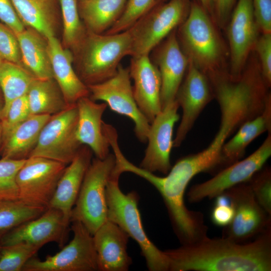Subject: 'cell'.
I'll list each match as a JSON object with an SVG mask.
<instances>
[{
    "mask_svg": "<svg viewBox=\"0 0 271 271\" xmlns=\"http://www.w3.org/2000/svg\"><path fill=\"white\" fill-rule=\"evenodd\" d=\"M66 166L42 157L26 159L16 176L19 200L30 205L48 208Z\"/></svg>",
    "mask_w": 271,
    "mask_h": 271,
    "instance_id": "8fae6325",
    "label": "cell"
},
{
    "mask_svg": "<svg viewBox=\"0 0 271 271\" xmlns=\"http://www.w3.org/2000/svg\"><path fill=\"white\" fill-rule=\"evenodd\" d=\"M0 96H1V95H0Z\"/></svg>",
    "mask_w": 271,
    "mask_h": 271,
    "instance_id": "c3c4849f",
    "label": "cell"
},
{
    "mask_svg": "<svg viewBox=\"0 0 271 271\" xmlns=\"http://www.w3.org/2000/svg\"><path fill=\"white\" fill-rule=\"evenodd\" d=\"M69 224L63 213L48 207L38 217L6 232L1 238V246L27 242L41 248L49 242L63 247L67 237Z\"/></svg>",
    "mask_w": 271,
    "mask_h": 271,
    "instance_id": "2e32d148",
    "label": "cell"
},
{
    "mask_svg": "<svg viewBox=\"0 0 271 271\" xmlns=\"http://www.w3.org/2000/svg\"><path fill=\"white\" fill-rule=\"evenodd\" d=\"M25 160L0 159V200L19 199L16 176Z\"/></svg>",
    "mask_w": 271,
    "mask_h": 271,
    "instance_id": "e575fe53",
    "label": "cell"
},
{
    "mask_svg": "<svg viewBox=\"0 0 271 271\" xmlns=\"http://www.w3.org/2000/svg\"><path fill=\"white\" fill-rule=\"evenodd\" d=\"M266 131L271 132L270 94L267 98L262 113L243 123L235 135L224 144L221 151L223 168L239 161L249 144Z\"/></svg>",
    "mask_w": 271,
    "mask_h": 271,
    "instance_id": "cb8c5ba5",
    "label": "cell"
},
{
    "mask_svg": "<svg viewBox=\"0 0 271 271\" xmlns=\"http://www.w3.org/2000/svg\"><path fill=\"white\" fill-rule=\"evenodd\" d=\"M210 17L199 0L194 1L178 35L189 61L206 76L225 71L222 67L224 46Z\"/></svg>",
    "mask_w": 271,
    "mask_h": 271,
    "instance_id": "277c9868",
    "label": "cell"
},
{
    "mask_svg": "<svg viewBox=\"0 0 271 271\" xmlns=\"http://www.w3.org/2000/svg\"><path fill=\"white\" fill-rule=\"evenodd\" d=\"M259 27L255 21L252 0H238L228 28L230 51V70L228 74L238 78L245 63L258 39Z\"/></svg>",
    "mask_w": 271,
    "mask_h": 271,
    "instance_id": "e0dca14e",
    "label": "cell"
},
{
    "mask_svg": "<svg viewBox=\"0 0 271 271\" xmlns=\"http://www.w3.org/2000/svg\"><path fill=\"white\" fill-rule=\"evenodd\" d=\"M254 48L260 61V71L267 88L271 84V33H263L258 38Z\"/></svg>",
    "mask_w": 271,
    "mask_h": 271,
    "instance_id": "f35d334b",
    "label": "cell"
},
{
    "mask_svg": "<svg viewBox=\"0 0 271 271\" xmlns=\"http://www.w3.org/2000/svg\"><path fill=\"white\" fill-rule=\"evenodd\" d=\"M177 101L164 107L150 123L148 146L139 167L147 171L167 175L172 166L170 154L173 148V130L180 118Z\"/></svg>",
    "mask_w": 271,
    "mask_h": 271,
    "instance_id": "9a60e30c",
    "label": "cell"
},
{
    "mask_svg": "<svg viewBox=\"0 0 271 271\" xmlns=\"http://www.w3.org/2000/svg\"><path fill=\"white\" fill-rule=\"evenodd\" d=\"M20 19L46 39L55 36L56 19L52 0H11Z\"/></svg>",
    "mask_w": 271,
    "mask_h": 271,
    "instance_id": "83f0119b",
    "label": "cell"
},
{
    "mask_svg": "<svg viewBox=\"0 0 271 271\" xmlns=\"http://www.w3.org/2000/svg\"><path fill=\"white\" fill-rule=\"evenodd\" d=\"M2 137H3L2 127V125L0 122V147L2 144Z\"/></svg>",
    "mask_w": 271,
    "mask_h": 271,
    "instance_id": "bcb514c9",
    "label": "cell"
},
{
    "mask_svg": "<svg viewBox=\"0 0 271 271\" xmlns=\"http://www.w3.org/2000/svg\"><path fill=\"white\" fill-rule=\"evenodd\" d=\"M187 70L175 98L182 108V115L173 140V148L181 145L202 111L214 98L206 75L189 61Z\"/></svg>",
    "mask_w": 271,
    "mask_h": 271,
    "instance_id": "5bb4252c",
    "label": "cell"
},
{
    "mask_svg": "<svg viewBox=\"0 0 271 271\" xmlns=\"http://www.w3.org/2000/svg\"><path fill=\"white\" fill-rule=\"evenodd\" d=\"M16 36L25 68L36 78H53L47 39L30 27L26 28Z\"/></svg>",
    "mask_w": 271,
    "mask_h": 271,
    "instance_id": "484cf974",
    "label": "cell"
},
{
    "mask_svg": "<svg viewBox=\"0 0 271 271\" xmlns=\"http://www.w3.org/2000/svg\"><path fill=\"white\" fill-rule=\"evenodd\" d=\"M53 78L60 88L68 105L76 104L80 98L89 96L88 86L74 70L71 52L53 36L47 39Z\"/></svg>",
    "mask_w": 271,
    "mask_h": 271,
    "instance_id": "7402d4cb",
    "label": "cell"
},
{
    "mask_svg": "<svg viewBox=\"0 0 271 271\" xmlns=\"http://www.w3.org/2000/svg\"><path fill=\"white\" fill-rule=\"evenodd\" d=\"M128 68L134 99L151 123L162 109L159 70L147 55L131 57Z\"/></svg>",
    "mask_w": 271,
    "mask_h": 271,
    "instance_id": "ac0fdd59",
    "label": "cell"
},
{
    "mask_svg": "<svg viewBox=\"0 0 271 271\" xmlns=\"http://www.w3.org/2000/svg\"><path fill=\"white\" fill-rule=\"evenodd\" d=\"M31 115L27 94L14 100L5 115L0 120L2 141L18 125Z\"/></svg>",
    "mask_w": 271,
    "mask_h": 271,
    "instance_id": "8d00e7d4",
    "label": "cell"
},
{
    "mask_svg": "<svg viewBox=\"0 0 271 271\" xmlns=\"http://www.w3.org/2000/svg\"><path fill=\"white\" fill-rule=\"evenodd\" d=\"M169 271H270L271 227L243 243L208 236L164 250Z\"/></svg>",
    "mask_w": 271,
    "mask_h": 271,
    "instance_id": "6da1fadb",
    "label": "cell"
},
{
    "mask_svg": "<svg viewBox=\"0 0 271 271\" xmlns=\"http://www.w3.org/2000/svg\"><path fill=\"white\" fill-rule=\"evenodd\" d=\"M62 15L63 44L74 50L84 37L86 29L79 16L77 0H59Z\"/></svg>",
    "mask_w": 271,
    "mask_h": 271,
    "instance_id": "1f68e13d",
    "label": "cell"
},
{
    "mask_svg": "<svg viewBox=\"0 0 271 271\" xmlns=\"http://www.w3.org/2000/svg\"><path fill=\"white\" fill-rule=\"evenodd\" d=\"M127 1L78 0L80 18L88 31L103 34L119 19Z\"/></svg>",
    "mask_w": 271,
    "mask_h": 271,
    "instance_id": "4316f807",
    "label": "cell"
},
{
    "mask_svg": "<svg viewBox=\"0 0 271 271\" xmlns=\"http://www.w3.org/2000/svg\"><path fill=\"white\" fill-rule=\"evenodd\" d=\"M260 206L271 215V170L261 168L247 182Z\"/></svg>",
    "mask_w": 271,
    "mask_h": 271,
    "instance_id": "d590c367",
    "label": "cell"
},
{
    "mask_svg": "<svg viewBox=\"0 0 271 271\" xmlns=\"http://www.w3.org/2000/svg\"><path fill=\"white\" fill-rule=\"evenodd\" d=\"M27 96L31 115H52L69 106L53 78L35 79Z\"/></svg>",
    "mask_w": 271,
    "mask_h": 271,
    "instance_id": "f1b7e54d",
    "label": "cell"
},
{
    "mask_svg": "<svg viewBox=\"0 0 271 271\" xmlns=\"http://www.w3.org/2000/svg\"><path fill=\"white\" fill-rule=\"evenodd\" d=\"M0 60L23 66L19 43L16 35L1 22Z\"/></svg>",
    "mask_w": 271,
    "mask_h": 271,
    "instance_id": "74e56055",
    "label": "cell"
},
{
    "mask_svg": "<svg viewBox=\"0 0 271 271\" xmlns=\"http://www.w3.org/2000/svg\"><path fill=\"white\" fill-rule=\"evenodd\" d=\"M77 124L76 104L51 115L29 157H42L68 165L83 145L77 137Z\"/></svg>",
    "mask_w": 271,
    "mask_h": 271,
    "instance_id": "ba28073f",
    "label": "cell"
},
{
    "mask_svg": "<svg viewBox=\"0 0 271 271\" xmlns=\"http://www.w3.org/2000/svg\"><path fill=\"white\" fill-rule=\"evenodd\" d=\"M120 174L111 173L106 188L107 219L126 232L138 244L150 271H169L170 259L149 239L144 228L138 208L140 197L132 191L123 193L119 186Z\"/></svg>",
    "mask_w": 271,
    "mask_h": 271,
    "instance_id": "5b68a950",
    "label": "cell"
},
{
    "mask_svg": "<svg viewBox=\"0 0 271 271\" xmlns=\"http://www.w3.org/2000/svg\"><path fill=\"white\" fill-rule=\"evenodd\" d=\"M71 223L73 236L68 244L44 260L33 256L22 271H99L92 235L81 222Z\"/></svg>",
    "mask_w": 271,
    "mask_h": 271,
    "instance_id": "9c48e42d",
    "label": "cell"
},
{
    "mask_svg": "<svg viewBox=\"0 0 271 271\" xmlns=\"http://www.w3.org/2000/svg\"><path fill=\"white\" fill-rule=\"evenodd\" d=\"M115 166L113 154L92 160L71 212L70 222H81L92 235L107 220L106 188Z\"/></svg>",
    "mask_w": 271,
    "mask_h": 271,
    "instance_id": "8992f818",
    "label": "cell"
},
{
    "mask_svg": "<svg viewBox=\"0 0 271 271\" xmlns=\"http://www.w3.org/2000/svg\"><path fill=\"white\" fill-rule=\"evenodd\" d=\"M255 21L262 33H271V0H252Z\"/></svg>",
    "mask_w": 271,
    "mask_h": 271,
    "instance_id": "60d3db41",
    "label": "cell"
},
{
    "mask_svg": "<svg viewBox=\"0 0 271 271\" xmlns=\"http://www.w3.org/2000/svg\"><path fill=\"white\" fill-rule=\"evenodd\" d=\"M204 8L208 14L213 18V1L214 0H199Z\"/></svg>",
    "mask_w": 271,
    "mask_h": 271,
    "instance_id": "ee69618b",
    "label": "cell"
},
{
    "mask_svg": "<svg viewBox=\"0 0 271 271\" xmlns=\"http://www.w3.org/2000/svg\"><path fill=\"white\" fill-rule=\"evenodd\" d=\"M116 168L122 174L133 173L145 179L162 196L173 230L182 245L189 244L207 236L208 227L203 214L186 206L184 195L190 180L173 167L165 177H160L135 166L122 153L116 156Z\"/></svg>",
    "mask_w": 271,
    "mask_h": 271,
    "instance_id": "7a4b0ae2",
    "label": "cell"
},
{
    "mask_svg": "<svg viewBox=\"0 0 271 271\" xmlns=\"http://www.w3.org/2000/svg\"><path fill=\"white\" fill-rule=\"evenodd\" d=\"M35 79L36 78L23 66L0 60V88L4 100L1 119L5 115L14 100L27 94Z\"/></svg>",
    "mask_w": 271,
    "mask_h": 271,
    "instance_id": "f546056e",
    "label": "cell"
},
{
    "mask_svg": "<svg viewBox=\"0 0 271 271\" xmlns=\"http://www.w3.org/2000/svg\"><path fill=\"white\" fill-rule=\"evenodd\" d=\"M163 0H127L123 11L114 25L103 34H113L129 29Z\"/></svg>",
    "mask_w": 271,
    "mask_h": 271,
    "instance_id": "836d02e7",
    "label": "cell"
},
{
    "mask_svg": "<svg viewBox=\"0 0 271 271\" xmlns=\"http://www.w3.org/2000/svg\"><path fill=\"white\" fill-rule=\"evenodd\" d=\"M40 248L24 242L2 246L0 271H22L26 263L36 255Z\"/></svg>",
    "mask_w": 271,
    "mask_h": 271,
    "instance_id": "d6a6232c",
    "label": "cell"
},
{
    "mask_svg": "<svg viewBox=\"0 0 271 271\" xmlns=\"http://www.w3.org/2000/svg\"><path fill=\"white\" fill-rule=\"evenodd\" d=\"M51 115H31L16 127L3 141L2 158L26 160L35 148L41 131Z\"/></svg>",
    "mask_w": 271,
    "mask_h": 271,
    "instance_id": "d4e9b609",
    "label": "cell"
},
{
    "mask_svg": "<svg viewBox=\"0 0 271 271\" xmlns=\"http://www.w3.org/2000/svg\"><path fill=\"white\" fill-rule=\"evenodd\" d=\"M92 154L88 146H81L73 160L67 165L49 206L61 211L69 224L71 212L92 161Z\"/></svg>",
    "mask_w": 271,
    "mask_h": 271,
    "instance_id": "44dd1931",
    "label": "cell"
},
{
    "mask_svg": "<svg viewBox=\"0 0 271 271\" xmlns=\"http://www.w3.org/2000/svg\"><path fill=\"white\" fill-rule=\"evenodd\" d=\"M0 22L16 35L26 29L11 0H0Z\"/></svg>",
    "mask_w": 271,
    "mask_h": 271,
    "instance_id": "ab89813d",
    "label": "cell"
},
{
    "mask_svg": "<svg viewBox=\"0 0 271 271\" xmlns=\"http://www.w3.org/2000/svg\"><path fill=\"white\" fill-rule=\"evenodd\" d=\"M130 79L129 68L120 64L116 73L111 78L87 86L89 97L95 101H103L113 111L132 120L136 137L145 143L147 142L150 123L137 104Z\"/></svg>",
    "mask_w": 271,
    "mask_h": 271,
    "instance_id": "30bf717a",
    "label": "cell"
},
{
    "mask_svg": "<svg viewBox=\"0 0 271 271\" xmlns=\"http://www.w3.org/2000/svg\"><path fill=\"white\" fill-rule=\"evenodd\" d=\"M189 0L162 2L136 22L129 30L132 41L131 57L149 55L187 18Z\"/></svg>",
    "mask_w": 271,
    "mask_h": 271,
    "instance_id": "52a82bcc",
    "label": "cell"
},
{
    "mask_svg": "<svg viewBox=\"0 0 271 271\" xmlns=\"http://www.w3.org/2000/svg\"><path fill=\"white\" fill-rule=\"evenodd\" d=\"M175 30L158 48L155 55L154 63L161 78L162 109L175 100L189 64V59L180 47Z\"/></svg>",
    "mask_w": 271,
    "mask_h": 271,
    "instance_id": "d6986e66",
    "label": "cell"
},
{
    "mask_svg": "<svg viewBox=\"0 0 271 271\" xmlns=\"http://www.w3.org/2000/svg\"><path fill=\"white\" fill-rule=\"evenodd\" d=\"M234 214L233 205H214L211 213V219L215 225L224 227L230 223Z\"/></svg>",
    "mask_w": 271,
    "mask_h": 271,
    "instance_id": "b9f144b4",
    "label": "cell"
},
{
    "mask_svg": "<svg viewBox=\"0 0 271 271\" xmlns=\"http://www.w3.org/2000/svg\"><path fill=\"white\" fill-rule=\"evenodd\" d=\"M271 156V132L260 147L245 159L232 164L218 172L212 178L192 186L188 194L191 203L217 195L238 184L247 182L264 166Z\"/></svg>",
    "mask_w": 271,
    "mask_h": 271,
    "instance_id": "7c38bea8",
    "label": "cell"
},
{
    "mask_svg": "<svg viewBox=\"0 0 271 271\" xmlns=\"http://www.w3.org/2000/svg\"><path fill=\"white\" fill-rule=\"evenodd\" d=\"M47 208L30 205L19 199L0 200V230L7 231L35 219Z\"/></svg>",
    "mask_w": 271,
    "mask_h": 271,
    "instance_id": "4dcf8cb0",
    "label": "cell"
},
{
    "mask_svg": "<svg viewBox=\"0 0 271 271\" xmlns=\"http://www.w3.org/2000/svg\"><path fill=\"white\" fill-rule=\"evenodd\" d=\"M78 110L77 137L82 145L88 146L96 158L103 159L109 154L110 145L102 130V115L107 108L89 96L76 102Z\"/></svg>",
    "mask_w": 271,
    "mask_h": 271,
    "instance_id": "603a6c76",
    "label": "cell"
},
{
    "mask_svg": "<svg viewBox=\"0 0 271 271\" xmlns=\"http://www.w3.org/2000/svg\"><path fill=\"white\" fill-rule=\"evenodd\" d=\"M87 30V29H86ZM128 30L113 34L86 32L74 50L80 79L87 85L103 82L115 75L121 60L132 55Z\"/></svg>",
    "mask_w": 271,
    "mask_h": 271,
    "instance_id": "3957f363",
    "label": "cell"
},
{
    "mask_svg": "<svg viewBox=\"0 0 271 271\" xmlns=\"http://www.w3.org/2000/svg\"><path fill=\"white\" fill-rule=\"evenodd\" d=\"M236 0H214L213 18L221 25L227 21Z\"/></svg>",
    "mask_w": 271,
    "mask_h": 271,
    "instance_id": "7bdbcfd3",
    "label": "cell"
},
{
    "mask_svg": "<svg viewBox=\"0 0 271 271\" xmlns=\"http://www.w3.org/2000/svg\"><path fill=\"white\" fill-rule=\"evenodd\" d=\"M93 239L99 271H127L132 263L127 248V233L107 220L95 231Z\"/></svg>",
    "mask_w": 271,
    "mask_h": 271,
    "instance_id": "ffe728a7",
    "label": "cell"
},
{
    "mask_svg": "<svg viewBox=\"0 0 271 271\" xmlns=\"http://www.w3.org/2000/svg\"><path fill=\"white\" fill-rule=\"evenodd\" d=\"M3 107H4V100L2 99V97L0 96V119L2 117Z\"/></svg>",
    "mask_w": 271,
    "mask_h": 271,
    "instance_id": "f6af8a7d",
    "label": "cell"
},
{
    "mask_svg": "<svg viewBox=\"0 0 271 271\" xmlns=\"http://www.w3.org/2000/svg\"><path fill=\"white\" fill-rule=\"evenodd\" d=\"M225 191L232 200L234 214L230 223L224 227L222 237L245 242L271 227V215L258 204L247 182Z\"/></svg>",
    "mask_w": 271,
    "mask_h": 271,
    "instance_id": "4fadbf2b",
    "label": "cell"
},
{
    "mask_svg": "<svg viewBox=\"0 0 271 271\" xmlns=\"http://www.w3.org/2000/svg\"><path fill=\"white\" fill-rule=\"evenodd\" d=\"M7 231L0 230V255H1V238L3 234Z\"/></svg>",
    "mask_w": 271,
    "mask_h": 271,
    "instance_id": "7dc6e473",
    "label": "cell"
}]
</instances>
